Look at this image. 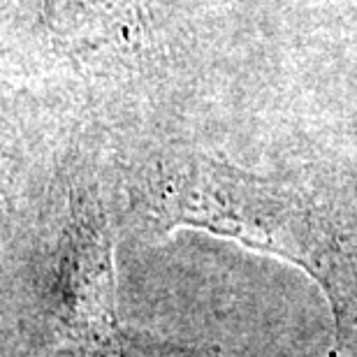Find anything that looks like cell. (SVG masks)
Instances as JSON below:
<instances>
[{"label":"cell","mask_w":357,"mask_h":357,"mask_svg":"<svg viewBox=\"0 0 357 357\" xmlns=\"http://www.w3.org/2000/svg\"><path fill=\"white\" fill-rule=\"evenodd\" d=\"M49 24L70 38H112L114 28L130 17L128 0H52Z\"/></svg>","instance_id":"obj_3"},{"label":"cell","mask_w":357,"mask_h":357,"mask_svg":"<svg viewBox=\"0 0 357 357\" xmlns=\"http://www.w3.org/2000/svg\"><path fill=\"white\" fill-rule=\"evenodd\" d=\"M149 204L162 232L192 227L302 267L323 288L339 337L357 334V223L330 199L190 153L160 162Z\"/></svg>","instance_id":"obj_1"},{"label":"cell","mask_w":357,"mask_h":357,"mask_svg":"<svg viewBox=\"0 0 357 357\" xmlns=\"http://www.w3.org/2000/svg\"><path fill=\"white\" fill-rule=\"evenodd\" d=\"M59 318L75 348L119 332L114 239L107 218L84 209L73 218L59 271Z\"/></svg>","instance_id":"obj_2"},{"label":"cell","mask_w":357,"mask_h":357,"mask_svg":"<svg viewBox=\"0 0 357 357\" xmlns=\"http://www.w3.org/2000/svg\"><path fill=\"white\" fill-rule=\"evenodd\" d=\"M77 357H218V351L204 346H178L169 341L130 337L119 330L96 346L77 348Z\"/></svg>","instance_id":"obj_4"}]
</instances>
